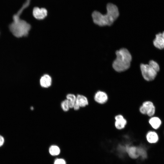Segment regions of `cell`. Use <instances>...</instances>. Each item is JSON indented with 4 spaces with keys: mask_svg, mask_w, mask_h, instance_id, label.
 I'll return each instance as SVG.
<instances>
[{
    "mask_svg": "<svg viewBox=\"0 0 164 164\" xmlns=\"http://www.w3.org/2000/svg\"><path fill=\"white\" fill-rule=\"evenodd\" d=\"M47 9L44 8H39L35 7L32 10V15L34 17L38 20H41L45 19L47 15Z\"/></svg>",
    "mask_w": 164,
    "mask_h": 164,
    "instance_id": "8992f818",
    "label": "cell"
},
{
    "mask_svg": "<svg viewBox=\"0 0 164 164\" xmlns=\"http://www.w3.org/2000/svg\"><path fill=\"white\" fill-rule=\"evenodd\" d=\"M140 112L143 114H147L149 117L153 116L155 113V107L151 101L144 102L139 108Z\"/></svg>",
    "mask_w": 164,
    "mask_h": 164,
    "instance_id": "5b68a950",
    "label": "cell"
},
{
    "mask_svg": "<svg viewBox=\"0 0 164 164\" xmlns=\"http://www.w3.org/2000/svg\"><path fill=\"white\" fill-rule=\"evenodd\" d=\"M52 82L51 77L47 74L43 75L40 79V85L43 88H46L50 87L51 85Z\"/></svg>",
    "mask_w": 164,
    "mask_h": 164,
    "instance_id": "9c48e42d",
    "label": "cell"
},
{
    "mask_svg": "<svg viewBox=\"0 0 164 164\" xmlns=\"http://www.w3.org/2000/svg\"><path fill=\"white\" fill-rule=\"evenodd\" d=\"M149 123L153 128L157 129L160 126L162 121L159 117H153L149 120Z\"/></svg>",
    "mask_w": 164,
    "mask_h": 164,
    "instance_id": "7c38bea8",
    "label": "cell"
},
{
    "mask_svg": "<svg viewBox=\"0 0 164 164\" xmlns=\"http://www.w3.org/2000/svg\"><path fill=\"white\" fill-rule=\"evenodd\" d=\"M50 154L52 155L55 156L58 155L60 152V150L59 147L56 145L51 146L49 149Z\"/></svg>",
    "mask_w": 164,
    "mask_h": 164,
    "instance_id": "2e32d148",
    "label": "cell"
},
{
    "mask_svg": "<svg viewBox=\"0 0 164 164\" xmlns=\"http://www.w3.org/2000/svg\"><path fill=\"white\" fill-rule=\"evenodd\" d=\"M76 103L80 107H85L88 104V101L87 98L85 96L79 94L76 97Z\"/></svg>",
    "mask_w": 164,
    "mask_h": 164,
    "instance_id": "4fadbf2b",
    "label": "cell"
},
{
    "mask_svg": "<svg viewBox=\"0 0 164 164\" xmlns=\"http://www.w3.org/2000/svg\"><path fill=\"white\" fill-rule=\"evenodd\" d=\"M153 43L155 47L158 49L161 50L164 48V31L156 35Z\"/></svg>",
    "mask_w": 164,
    "mask_h": 164,
    "instance_id": "52a82bcc",
    "label": "cell"
},
{
    "mask_svg": "<svg viewBox=\"0 0 164 164\" xmlns=\"http://www.w3.org/2000/svg\"><path fill=\"white\" fill-rule=\"evenodd\" d=\"M94 100L97 102L103 104L105 103L107 101L108 97L107 94L104 92L99 91L97 92L94 96Z\"/></svg>",
    "mask_w": 164,
    "mask_h": 164,
    "instance_id": "ba28073f",
    "label": "cell"
},
{
    "mask_svg": "<svg viewBox=\"0 0 164 164\" xmlns=\"http://www.w3.org/2000/svg\"><path fill=\"white\" fill-rule=\"evenodd\" d=\"M149 64L157 72L159 71L160 68L159 65L156 62L153 60H150Z\"/></svg>",
    "mask_w": 164,
    "mask_h": 164,
    "instance_id": "d6986e66",
    "label": "cell"
},
{
    "mask_svg": "<svg viewBox=\"0 0 164 164\" xmlns=\"http://www.w3.org/2000/svg\"><path fill=\"white\" fill-rule=\"evenodd\" d=\"M67 99L68 100L70 108H73L76 99V97L73 94H68L66 96Z\"/></svg>",
    "mask_w": 164,
    "mask_h": 164,
    "instance_id": "9a60e30c",
    "label": "cell"
},
{
    "mask_svg": "<svg viewBox=\"0 0 164 164\" xmlns=\"http://www.w3.org/2000/svg\"><path fill=\"white\" fill-rule=\"evenodd\" d=\"M21 14L17 12L12 17L13 21L9 25L10 31L17 38L28 35L31 26L26 21L20 18Z\"/></svg>",
    "mask_w": 164,
    "mask_h": 164,
    "instance_id": "7a4b0ae2",
    "label": "cell"
},
{
    "mask_svg": "<svg viewBox=\"0 0 164 164\" xmlns=\"http://www.w3.org/2000/svg\"><path fill=\"white\" fill-rule=\"evenodd\" d=\"M80 108V107L79 106L77 103H75V104H74L73 108L75 110H78Z\"/></svg>",
    "mask_w": 164,
    "mask_h": 164,
    "instance_id": "7402d4cb",
    "label": "cell"
},
{
    "mask_svg": "<svg viewBox=\"0 0 164 164\" xmlns=\"http://www.w3.org/2000/svg\"><path fill=\"white\" fill-rule=\"evenodd\" d=\"M107 12L103 15L97 11L92 13V16L94 23L100 26H110L117 19L119 15L117 6L112 3H108L107 6Z\"/></svg>",
    "mask_w": 164,
    "mask_h": 164,
    "instance_id": "6da1fadb",
    "label": "cell"
},
{
    "mask_svg": "<svg viewBox=\"0 0 164 164\" xmlns=\"http://www.w3.org/2000/svg\"><path fill=\"white\" fill-rule=\"evenodd\" d=\"M115 118V125L116 128L118 129L123 128L127 123L126 120L121 115L116 116Z\"/></svg>",
    "mask_w": 164,
    "mask_h": 164,
    "instance_id": "30bf717a",
    "label": "cell"
},
{
    "mask_svg": "<svg viewBox=\"0 0 164 164\" xmlns=\"http://www.w3.org/2000/svg\"><path fill=\"white\" fill-rule=\"evenodd\" d=\"M4 142V138L0 135V147L2 146Z\"/></svg>",
    "mask_w": 164,
    "mask_h": 164,
    "instance_id": "44dd1931",
    "label": "cell"
},
{
    "mask_svg": "<svg viewBox=\"0 0 164 164\" xmlns=\"http://www.w3.org/2000/svg\"><path fill=\"white\" fill-rule=\"evenodd\" d=\"M140 67L142 76L145 80L151 81L155 79L157 72L149 64H141Z\"/></svg>",
    "mask_w": 164,
    "mask_h": 164,
    "instance_id": "277c9868",
    "label": "cell"
},
{
    "mask_svg": "<svg viewBox=\"0 0 164 164\" xmlns=\"http://www.w3.org/2000/svg\"><path fill=\"white\" fill-rule=\"evenodd\" d=\"M54 164H66V162L63 159H57L55 161Z\"/></svg>",
    "mask_w": 164,
    "mask_h": 164,
    "instance_id": "ffe728a7",
    "label": "cell"
},
{
    "mask_svg": "<svg viewBox=\"0 0 164 164\" xmlns=\"http://www.w3.org/2000/svg\"><path fill=\"white\" fill-rule=\"evenodd\" d=\"M61 106L63 111H68L70 108L68 100L66 99L63 101L61 103Z\"/></svg>",
    "mask_w": 164,
    "mask_h": 164,
    "instance_id": "ac0fdd59",
    "label": "cell"
},
{
    "mask_svg": "<svg viewBox=\"0 0 164 164\" xmlns=\"http://www.w3.org/2000/svg\"><path fill=\"white\" fill-rule=\"evenodd\" d=\"M138 153L139 156H141L142 158L145 159L147 157V154L145 149L141 147L137 148Z\"/></svg>",
    "mask_w": 164,
    "mask_h": 164,
    "instance_id": "e0dca14e",
    "label": "cell"
},
{
    "mask_svg": "<svg viewBox=\"0 0 164 164\" xmlns=\"http://www.w3.org/2000/svg\"><path fill=\"white\" fill-rule=\"evenodd\" d=\"M116 58L114 61L112 67L118 72L125 71L128 69L130 66L132 56L128 50L122 48L115 52Z\"/></svg>",
    "mask_w": 164,
    "mask_h": 164,
    "instance_id": "3957f363",
    "label": "cell"
},
{
    "mask_svg": "<svg viewBox=\"0 0 164 164\" xmlns=\"http://www.w3.org/2000/svg\"><path fill=\"white\" fill-rule=\"evenodd\" d=\"M126 150L129 156L132 159H136L139 156L136 147L126 146Z\"/></svg>",
    "mask_w": 164,
    "mask_h": 164,
    "instance_id": "5bb4252c",
    "label": "cell"
},
{
    "mask_svg": "<svg viewBox=\"0 0 164 164\" xmlns=\"http://www.w3.org/2000/svg\"><path fill=\"white\" fill-rule=\"evenodd\" d=\"M147 141L151 143L157 142L159 140L157 134L154 131H150L148 132L146 136Z\"/></svg>",
    "mask_w": 164,
    "mask_h": 164,
    "instance_id": "8fae6325",
    "label": "cell"
}]
</instances>
